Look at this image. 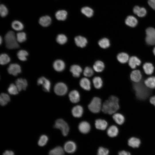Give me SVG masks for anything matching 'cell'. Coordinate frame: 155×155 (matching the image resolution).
<instances>
[{
    "label": "cell",
    "mask_w": 155,
    "mask_h": 155,
    "mask_svg": "<svg viewBox=\"0 0 155 155\" xmlns=\"http://www.w3.org/2000/svg\"><path fill=\"white\" fill-rule=\"evenodd\" d=\"M119 108V98L115 96L112 95L104 102L101 110L104 113L112 115L115 113Z\"/></svg>",
    "instance_id": "6da1fadb"
},
{
    "label": "cell",
    "mask_w": 155,
    "mask_h": 155,
    "mask_svg": "<svg viewBox=\"0 0 155 155\" xmlns=\"http://www.w3.org/2000/svg\"><path fill=\"white\" fill-rule=\"evenodd\" d=\"M132 86L136 98L140 101L146 100L152 93L151 90L142 82L133 83Z\"/></svg>",
    "instance_id": "7a4b0ae2"
},
{
    "label": "cell",
    "mask_w": 155,
    "mask_h": 155,
    "mask_svg": "<svg viewBox=\"0 0 155 155\" xmlns=\"http://www.w3.org/2000/svg\"><path fill=\"white\" fill-rule=\"evenodd\" d=\"M5 41L6 47L9 49H15L19 48L15 33L13 31L8 32L5 36Z\"/></svg>",
    "instance_id": "3957f363"
},
{
    "label": "cell",
    "mask_w": 155,
    "mask_h": 155,
    "mask_svg": "<svg viewBox=\"0 0 155 155\" xmlns=\"http://www.w3.org/2000/svg\"><path fill=\"white\" fill-rule=\"evenodd\" d=\"M88 108L90 111L94 113H99L102 109L101 100L99 97H94L88 105Z\"/></svg>",
    "instance_id": "277c9868"
},
{
    "label": "cell",
    "mask_w": 155,
    "mask_h": 155,
    "mask_svg": "<svg viewBox=\"0 0 155 155\" xmlns=\"http://www.w3.org/2000/svg\"><path fill=\"white\" fill-rule=\"evenodd\" d=\"M54 128L60 129L63 135L67 136L69 131V127L67 123L62 119H57L53 126Z\"/></svg>",
    "instance_id": "5b68a950"
},
{
    "label": "cell",
    "mask_w": 155,
    "mask_h": 155,
    "mask_svg": "<svg viewBox=\"0 0 155 155\" xmlns=\"http://www.w3.org/2000/svg\"><path fill=\"white\" fill-rule=\"evenodd\" d=\"M146 36L145 39L146 43L149 45H155V29L149 27L146 30Z\"/></svg>",
    "instance_id": "8992f818"
},
{
    "label": "cell",
    "mask_w": 155,
    "mask_h": 155,
    "mask_svg": "<svg viewBox=\"0 0 155 155\" xmlns=\"http://www.w3.org/2000/svg\"><path fill=\"white\" fill-rule=\"evenodd\" d=\"M55 93L59 96L65 95L67 91V88L66 85L62 82L57 83L54 87Z\"/></svg>",
    "instance_id": "52a82bcc"
},
{
    "label": "cell",
    "mask_w": 155,
    "mask_h": 155,
    "mask_svg": "<svg viewBox=\"0 0 155 155\" xmlns=\"http://www.w3.org/2000/svg\"><path fill=\"white\" fill-rule=\"evenodd\" d=\"M37 85H42V89L45 92H49L51 88L50 81L44 77L40 78L37 80Z\"/></svg>",
    "instance_id": "ba28073f"
},
{
    "label": "cell",
    "mask_w": 155,
    "mask_h": 155,
    "mask_svg": "<svg viewBox=\"0 0 155 155\" xmlns=\"http://www.w3.org/2000/svg\"><path fill=\"white\" fill-rule=\"evenodd\" d=\"M7 71L9 74L16 76L21 72V68L19 64L12 63L8 67Z\"/></svg>",
    "instance_id": "9c48e42d"
},
{
    "label": "cell",
    "mask_w": 155,
    "mask_h": 155,
    "mask_svg": "<svg viewBox=\"0 0 155 155\" xmlns=\"http://www.w3.org/2000/svg\"><path fill=\"white\" fill-rule=\"evenodd\" d=\"M64 150L66 152L72 154L74 153L77 149L76 144L73 141H69L66 142L64 146Z\"/></svg>",
    "instance_id": "30bf717a"
},
{
    "label": "cell",
    "mask_w": 155,
    "mask_h": 155,
    "mask_svg": "<svg viewBox=\"0 0 155 155\" xmlns=\"http://www.w3.org/2000/svg\"><path fill=\"white\" fill-rule=\"evenodd\" d=\"M131 80L134 83L141 82L142 78V75L139 70H135L132 71L130 75Z\"/></svg>",
    "instance_id": "8fae6325"
},
{
    "label": "cell",
    "mask_w": 155,
    "mask_h": 155,
    "mask_svg": "<svg viewBox=\"0 0 155 155\" xmlns=\"http://www.w3.org/2000/svg\"><path fill=\"white\" fill-rule=\"evenodd\" d=\"M15 83L19 91L22 90H25L28 86V82L26 80L22 78L17 79Z\"/></svg>",
    "instance_id": "7c38bea8"
},
{
    "label": "cell",
    "mask_w": 155,
    "mask_h": 155,
    "mask_svg": "<svg viewBox=\"0 0 155 155\" xmlns=\"http://www.w3.org/2000/svg\"><path fill=\"white\" fill-rule=\"evenodd\" d=\"M78 128L81 133L86 134L90 131L91 127L88 123L86 121H83L79 123Z\"/></svg>",
    "instance_id": "4fadbf2b"
},
{
    "label": "cell",
    "mask_w": 155,
    "mask_h": 155,
    "mask_svg": "<svg viewBox=\"0 0 155 155\" xmlns=\"http://www.w3.org/2000/svg\"><path fill=\"white\" fill-rule=\"evenodd\" d=\"M53 67L55 71L58 72H61L64 69L65 64L64 62L62 60L57 59L53 62Z\"/></svg>",
    "instance_id": "5bb4252c"
},
{
    "label": "cell",
    "mask_w": 155,
    "mask_h": 155,
    "mask_svg": "<svg viewBox=\"0 0 155 155\" xmlns=\"http://www.w3.org/2000/svg\"><path fill=\"white\" fill-rule=\"evenodd\" d=\"M74 41L76 45L81 48L85 47L87 43L86 38L81 36L75 37L74 38Z\"/></svg>",
    "instance_id": "9a60e30c"
},
{
    "label": "cell",
    "mask_w": 155,
    "mask_h": 155,
    "mask_svg": "<svg viewBox=\"0 0 155 155\" xmlns=\"http://www.w3.org/2000/svg\"><path fill=\"white\" fill-rule=\"evenodd\" d=\"M70 101L73 103H77L80 100V95L79 92L76 90L71 91L69 94Z\"/></svg>",
    "instance_id": "2e32d148"
},
{
    "label": "cell",
    "mask_w": 155,
    "mask_h": 155,
    "mask_svg": "<svg viewBox=\"0 0 155 155\" xmlns=\"http://www.w3.org/2000/svg\"><path fill=\"white\" fill-rule=\"evenodd\" d=\"M70 71L72 73L73 76L75 78L79 77L82 72V68L79 65H73L70 68Z\"/></svg>",
    "instance_id": "e0dca14e"
},
{
    "label": "cell",
    "mask_w": 155,
    "mask_h": 155,
    "mask_svg": "<svg viewBox=\"0 0 155 155\" xmlns=\"http://www.w3.org/2000/svg\"><path fill=\"white\" fill-rule=\"evenodd\" d=\"M95 125L96 128L99 130H105L108 126V123L105 120L101 119L96 120Z\"/></svg>",
    "instance_id": "ac0fdd59"
},
{
    "label": "cell",
    "mask_w": 155,
    "mask_h": 155,
    "mask_svg": "<svg viewBox=\"0 0 155 155\" xmlns=\"http://www.w3.org/2000/svg\"><path fill=\"white\" fill-rule=\"evenodd\" d=\"M143 82L145 86L149 89H155V76L149 77L145 79Z\"/></svg>",
    "instance_id": "d6986e66"
},
{
    "label": "cell",
    "mask_w": 155,
    "mask_h": 155,
    "mask_svg": "<svg viewBox=\"0 0 155 155\" xmlns=\"http://www.w3.org/2000/svg\"><path fill=\"white\" fill-rule=\"evenodd\" d=\"M83 110L82 107L77 105L73 107L71 110V113L73 116L75 117H81L83 113Z\"/></svg>",
    "instance_id": "ffe728a7"
},
{
    "label": "cell",
    "mask_w": 155,
    "mask_h": 155,
    "mask_svg": "<svg viewBox=\"0 0 155 155\" xmlns=\"http://www.w3.org/2000/svg\"><path fill=\"white\" fill-rule=\"evenodd\" d=\"M51 18L48 16H42L40 18L39 20L40 24L44 27L49 26L51 24Z\"/></svg>",
    "instance_id": "44dd1931"
},
{
    "label": "cell",
    "mask_w": 155,
    "mask_h": 155,
    "mask_svg": "<svg viewBox=\"0 0 155 155\" xmlns=\"http://www.w3.org/2000/svg\"><path fill=\"white\" fill-rule=\"evenodd\" d=\"M119 133V129L115 125H112L108 128L107 133L108 136L113 137L117 136Z\"/></svg>",
    "instance_id": "7402d4cb"
},
{
    "label": "cell",
    "mask_w": 155,
    "mask_h": 155,
    "mask_svg": "<svg viewBox=\"0 0 155 155\" xmlns=\"http://www.w3.org/2000/svg\"><path fill=\"white\" fill-rule=\"evenodd\" d=\"M141 63L140 60L135 56H132L129 60V65L132 69H134L137 66L140 65Z\"/></svg>",
    "instance_id": "603a6c76"
},
{
    "label": "cell",
    "mask_w": 155,
    "mask_h": 155,
    "mask_svg": "<svg viewBox=\"0 0 155 155\" xmlns=\"http://www.w3.org/2000/svg\"><path fill=\"white\" fill-rule=\"evenodd\" d=\"M80 86L86 90L89 91L91 89V83L90 80L87 78H82L80 81Z\"/></svg>",
    "instance_id": "cb8c5ba5"
},
{
    "label": "cell",
    "mask_w": 155,
    "mask_h": 155,
    "mask_svg": "<svg viewBox=\"0 0 155 155\" xmlns=\"http://www.w3.org/2000/svg\"><path fill=\"white\" fill-rule=\"evenodd\" d=\"M113 118L115 123L119 125H122L125 121L124 116L119 113H114L113 116Z\"/></svg>",
    "instance_id": "d4e9b609"
},
{
    "label": "cell",
    "mask_w": 155,
    "mask_h": 155,
    "mask_svg": "<svg viewBox=\"0 0 155 155\" xmlns=\"http://www.w3.org/2000/svg\"><path fill=\"white\" fill-rule=\"evenodd\" d=\"M140 144V140L139 139L134 137L130 138L128 141V145L133 148L139 147Z\"/></svg>",
    "instance_id": "484cf974"
},
{
    "label": "cell",
    "mask_w": 155,
    "mask_h": 155,
    "mask_svg": "<svg viewBox=\"0 0 155 155\" xmlns=\"http://www.w3.org/2000/svg\"><path fill=\"white\" fill-rule=\"evenodd\" d=\"M134 13L139 17H142L146 15L147 11L144 7H140L138 6H135L133 8Z\"/></svg>",
    "instance_id": "4316f807"
},
{
    "label": "cell",
    "mask_w": 155,
    "mask_h": 155,
    "mask_svg": "<svg viewBox=\"0 0 155 155\" xmlns=\"http://www.w3.org/2000/svg\"><path fill=\"white\" fill-rule=\"evenodd\" d=\"M137 19L134 16H129L127 17L125 20L126 24L132 27H135L137 24Z\"/></svg>",
    "instance_id": "83f0119b"
},
{
    "label": "cell",
    "mask_w": 155,
    "mask_h": 155,
    "mask_svg": "<svg viewBox=\"0 0 155 155\" xmlns=\"http://www.w3.org/2000/svg\"><path fill=\"white\" fill-rule=\"evenodd\" d=\"M144 71L145 73L148 75H151L154 72V67L153 65L150 63H145L143 66Z\"/></svg>",
    "instance_id": "f1b7e54d"
},
{
    "label": "cell",
    "mask_w": 155,
    "mask_h": 155,
    "mask_svg": "<svg viewBox=\"0 0 155 155\" xmlns=\"http://www.w3.org/2000/svg\"><path fill=\"white\" fill-rule=\"evenodd\" d=\"M64 150L62 147L57 146L51 150L49 152V155H64Z\"/></svg>",
    "instance_id": "f546056e"
},
{
    "label": "cell",
    "mask_w": 155,
    "mask_h": 155,
    "mask_svg": "<svg viewBox=\"0 0 155 155\" xmlns=\"http://www.w3.org/2000/svg\"><path fill=\"white\" fill-rule=\"evenodd\" d=\"M67 12L65 10H60L57 11L55 14L56 18L59 21H64L67 18Z\"/></svg>",
    "instance_id": "4dcf8cb0"
},
{
    "label": "cell",
    "mask_w": 155,
    "mask_h": 155,
    "mask_svg": "<svg viewBox=\"0 0 155 155\" xmlns=\"http://www.w3.org/2000/svg\"><path fill=\"white\" fill-rule=\"evenodd\" d=\"M104 68V65L103 62L100 61H96L93 66L94 70L98 72H102Z\"/></svg>",
    "instance_id": "1f68e13d"
},
{
    "label": "cell",
    "mask_w": 155,
    "mask_h": 155,
    "mask_svg": "<svg viewBox=\"0 0 155 155\" xmlns=\"http://www.w3.org/2000/svg\"><path fill=\"white\" fill-rule=\"evenodd\" d=\"M117 58L118 60L122 63H126L129 59L128 55L125 53H121L118 54Z\"/></svg>",
    "instance_id": "d6a6232c"
},
{
    "label": "cell",
    "mask_w": 155,
    "mask_h": 155,
    "mask_svg": "<svg viewBox=\"0 0 155 155\" xmlns=\"http://www.w3.org/2000/svg\"><path fill=\"white\" fill-rule=\"evenodd\" d=\"M10 100L9 96L5 93H1L0 96V103L2 106L6 105Z\"/></svg>",
    "instance_id": "836d02e7"
},
{
    "label": "cell",
    "mask_w": 155,
    "mask_h": 155,
    "mask_svg": "<svg viewBox=\"0 0 155 155\" xmlns=\"http://www.w3.org/2000/svg\"><path fill=\"white\" fill-rule=\"evenodd\" d=\"M11 26L13 29L17 31H21L24 28L23 24L20 21L16 20L12 22Z\"/></svg>",
    "instance_id": "e575fe53"
},
{
    "label": "cell",
    "mask_w": 155,
    "mask_h": 155,
    "mask_svg": "<svg viewBox=\"0 0 155 155\" xmlns=\"http://www.w3.org/2000/svg\"><path fill=\"white\" fill-rule=\"evenodd\" d=\"M81 12L86 17L90 18L92 17L94 13L93 10L88 7H84L81 9Z\"/></svg>",
    "instance_id": "d590c367"
},
{
    "label": "cell",
    "mask_w": 155,
    "mask_h": 155,
    "mask_svg": "<svg viewBox=\"0 0 155 155\" xmlns=\"http://www.w3.org/2000/svg\"><path fill=\"white\" fill-rule=\"evenodd\" d=\"M28 53L27 51L24 50L19 51L17 53V56L20 61H25L27 59V57Z\"/></svg>",
    "instance_id": "8d00e7d4"
},
{
    "label": "cell",
    "mask_w": 155,
    "mask_h": 155,
    "mask_svg": "<svg viewBox=\"0 0 155 155\" xmlns=\"http://www.w3.org/2000/svg\"><path fill=\"white\" fill-rule=\"evenodd\" d=\"M100 46L103 49H106L110 46V42L107 38H103L100 39L98 42Z\"/></svg>",
    "instance_id": "74e56055"
},
{
    "label": "cell",
    "mask_w": 155,
    "mask_h": 155,
    "mask_svg": "<svg viewBox=\"0 0 155 155\" xmlns=\"http://www.w3.org/2000/svg\"><path fill=\"white\" fill-rule=\"evenodd\" d=\"M92 82L94 87L96 89H100L102 86V81L100 77H94L93 79Z\"/></svg>",
    "instance_id": "f35d334b"
},
{
    "label": "cell",
    "mask_w": 155,
    "mask_h": 155,
    "mask_svg": "<svg viewBox=\"0 0 155 155\" xmlns=\"http://www.w3.org/2000/svg\"><path fill=\"white\" fill-rule=\"evenodd\" d=\"M10 61L9 55L5 53L1 54L0 56V63L1 65H4L8 63Z\"/></svg>",
    "instance_id": "ab89813d"
},
{
    "label": "cell",
    "mask_w": 155,
    "mask_h": 155,
    "mask_svg": "<svg viewBox=\"0 0 155 155\" xmlns=\"http://www.w3.org/2000/svg\"><path fill=\"white\" fill-rule=\"evenodd\" d=\"M67 40V36L63 34H58L56 38L57 42L60 44H63L65 43Z\"/></svg>",
    "instance_id": "60d3db41"
},
{
    "label": "cell",
    "mask_w": 155,
    "mask_h": 155,
    "mask_svg": "<svg viewBox=\"0 0 155 155\" xmlns=\"http://www.w3.org/2000/svg\"><path fill=\"white\" fill-rule=\"evenodd\" d=\"M16 37L18 42L22 43L24 42L26 40V33L24 32H20L17 33Z\"/></svg>",
    "instance_id": "b9f144b4"
},
{
    "label": "cell",
    "mask_w": 155,
    "mask_h": 155,
    "mask_svg": "<svg viewBox=\"0 0 155 155\" xmlns=\"http://www.w3.org/2000/svg\"><path fill=\"white\" fill-rule=\"evenodd\" d=\"M7 91L11 95H16L18 93L19 91L16 85L11 84L9 86Z\"/></svg>",
    "instance_id": "7bdbcfd3"
},
{
    "label": "cell",
    "mask_w": 155,
    "mask_h": 155,
    "mask_svg": "<svg viewBox=\"0 0 155 155\" xmlns=\"http://www.w3.org/2000/svg\"><path fill=\"white\" fill-rule=\"evenodd\" d=\"M48 140V138L46 135H42L40 137L38 142V144L40 146H44L46 144Z\"/></svg>",
    "instance_id": "ee69618b"
},
{
    "label": "cell",
    "mask_w": 155,
    "mask_h": 155,
    "mask_svg": "<svg viewBox=\"0 0 155 155\" xmlns=\"http://www.w3.org/2000/svg\"><path fill=\"white\" fill-rule=\"evenodd\" d=\"M83 74L86 77H90L94 74L93 70L91 67H86L84 70Z\"/></svg>",
    "instance_id": "f6af8a7d"
},
{
    "label": "cell",
    "mask_w": 155,
    "mask_h": 155,
    "mask_svg": "<svg viewBox=\"0 0 155 155\" xmlns=\"http://www.w3.org/2000/svg\"><path fill=\"white\" fill-rule=\"evenodd\" d=\"M109 153V151L107 149L100 147L98 149L97 155H108Z\"/></svg>",
    "instance_id": "bcb514c9"
},
{
    "label": "cell",
    "mask_w": 155,
    "mask_h": 155,
    "mask_svg": "<svg viewBox=\"0 0 155 155\" xmlns=\"http://www.w3.org/2000/svg\"><path fill=\"white\" fill-rule=\"evenodd\" d=\"M8 13V10L6 7L3 4H1L0 6V14L1 17L6 16Z\"/></svg>",
    "instance_id": "7dc6e473"
},
{
    "label": "cell",
    "mask_w": 155,
    "mask_h": 155,
    "mask_svg": "<svg viewBox=\"0 0 155 155\" xmlns=\"http://www.w3.org/2000/svg\"><path fill=\"white\" fill-rule=\"evenodd\" d=\"M148 3L153 9L155 10V0H148Z\"/></svg>",
    "instance_id": "c3c4849f"
},
{
    "label": "cell",
    "mask_w": 155,
    "mask_h": 155,
    "mask_svg": "<svg viewBox=\"0 0 155 155\" xmlns=\"http://www.w3.org/2000/svg\"><path fill=\"white\" fill-rule=\"evenodd\" d=\"M149 102L155 107V95L152 96L149 99Z\"/></svg>",
    "instance_id": "681fc988"
},
{
    "label": "cell",
    "mask_w": 155,
    "mask_h": 155,
    "mask_svg": "<svg viewBox=\"0 0 155 155\" xmlns=\"http://www.w3.org/2000/svg\"><path fill=\"white\" fill-rule=\"evenodd\" d=\"M118 155H131V154L128 152L122 150L119 152Z\"/></svg>",
    "instance_id": "f907efd6"
},
{
    "label": "cell",
    "mask_w": 155,
    "mask_h": 155,
    "mask_svg": "<svg viewBox=\"0 0 155 155\" xmlns=\"http://www.w3.org/2000/svg\"><path fill=\"white\" fill-rule=\"evenodd\" d=\"M3 155H14V154L12 151L7 150L3 152Z\"/></svg>",
    "instance_id": "816d5d0a"
},
{
    "label": "cell",
    "mask_w": 155,
    "mask_h": 155,
    "mask_svg": "<svg viewBox=\"0 0 155 155\" xmlns=\"http://www.w3.org/2000/svg\"><path fill=\"white\" fill-rule=\"evenodd\" d=\"M2 38L1 37V36L0 37V44H1L2 42Z\"/></svg>",
    "instance_id": "f5cc1de1"
},
{
    "label": "cell",
    "mask_w": 155,
    "mask_h": 155,
    "mask_svg": "<svg viewBox=\"0 0 155 155\" xmlns=\"http://www.w3.org/2000/svg\"><path fill=\"white\" fill-rule=\"evenodd\" d=\"M153 52L154 54V55L155 56V47L154 48L153 50Z\"/></svg>",
    "instance_id": "db71d44e"
}]
</instances>
